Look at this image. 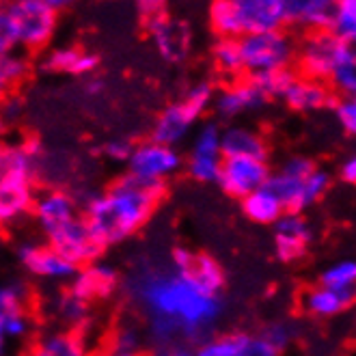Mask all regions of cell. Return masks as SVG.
<instances>
[{
	"label": "cell",
	"mask_w": 356,
	"mask_h": 356,
	"mask_svg": "<svg viewBox=\"0 0 356 356\" xmlns=\"http://www.w3.org/2000/svg\"><path fill=\"white\" fill-rule=\"evenodd\" d=\"M128 294L147 316L156 346L207 339L222 311L220 296L205 294L173 268L138 272L128 281Z\"/></svg>",
	"instance_id": "cell-1"
},
{
	"label": "cell",
	"mask_w": 356,
	"mask_h": 356,
	"mask_svg": "<svg viewBox=\"0 0 356 356\" xmlns=\"http://www.w3.org/2000/svg\"><path fill=\"white\" fill-rule=\"evenodd\" d=\"M164 193L166 181H145L125 173L104 193L91 195L85 201L82 216L104 248H108L140 232L154 216Z\"/></svg>",
	"instance_id": "cell-2"
},
{
	"label": "cell",
	"mask_w": 356,
	"mask_h": 356,
	"mask_svg": "<svg viewBox=\"0 0 356 356\" xmlns=\"http://www.w3.org/2000/svg\"><path fill=\"white\" fill-rule=\"evenodd\" d=\"M242 70L248 76L291 67L296 58V41L285 29L242 35L238 39Z\"/></svg>",
	"instance_id": "cell-3"
},
{
	"label": "cell",
	"mask_w": 356,
	"mask_h": 356,
	"mask_svg": "<svg viewBox=\"0 0 356 356\" xmlns=\"http://www.w3.org/2000/svg\"><path fill=\"white\" fill-rule=\"evenodd\" d=\"M352 54H356L354 44H346L330 31H311L296 48L298 72L305 78L326 82L330 72Z\"/></svg>",
	"instance_id": "cell-4"
},
{
	"label": "cell",
	"mask_w": 356,
	"mask_h": 356,
	"mask_svg": "<svg viewBox=\"0 0 356 356\" xmlns=\"http://www.w3.org/2000/svg\"><path fill=\"white\" fill-rule=\"evenodd\" d=\"M46 238H48V246H52L60 257H65L76 268L99 261L102 253L106 250L104 244L95 238V234L91 232V227L87 225L82 214L58 227L56 232H52Z\"/></svg>",
	"instance_id": "cell-5"
},
{
	"label": "cell",
	"mask_w": 356,
	"mask_h": 356,
	"mask_svg": "<svg viewBox=\"0 0 356 356\" xmlns=\"http://www.w3.org/2000/svg\"><path fill=\"white\" fill-rule=\"evenodd\" d=\"M125 164H128V173L136 179L166 181L184 166V158L175 147L160 145L156 140H145L134 145Z\"/></svg>",
	"instance_id": "cell-6"
},
{
	"label": "cell",
	"mask_w": 356,
	"mask_h": 356,
	"mask_svg": "<svg viewBox=\"0 0 356 356\" xmlns=\"http://www.w3.org/2000/svg\"><path fill=\"white\" fill-rule=\"evenodd\" d=\"M19 31V46L26 50L44 48L56 31V11H52L41 0H24V3H7Z\"/></svg>",
	"instance_id": "cell-7"
},
{
	"label": "cell",
	"mask_w": 356,
	"mask_h": 356,
	"mask_svg": "<svg viewBox=\"0 0 356 356\" xmlns=\"http://www.w3.org/2000/svg\"><path fill=\"white\" fill-rule=\"evenodd\" d=\"M318 169V164L307 156L287 158L277 173H270L268 186L279 197L285 212H305V179Z\"/></svg>",
	"instance_id": "cell-8"
},
{
	"label": "cell",
	"mask_w": 356,
	"mask_h": 356,
	"mask_svg": "<svg viewBox=\"0 0 356 356\" xmlns=\"http://www.w3.org/2000/svg\"><path fill=\"white\" fill-rule=\"evenodd\" d=\"M270 166L266 160L255 158H222L220 169L216 175V181L220 191L227 193L234 199H244L250 193H255L257 188L268 184Z\"/></svg>",
	"instance_id": "cell-9"
},
{
	"label": "cell",
	"mask_w": 356,
	"mask_h": 356,
	"mask_svg": "<svg viewBox=\"0 0 356 356\" xmlns=\"http://www.w3.org/2000/svg\"><path fill=\"white\" fill-rule=\"evenodd\" d=\"M145 31L152 37L154 46L158 48L164 60L179 63L191 52L193 46L191 26L169 13L158 11L154 15H147L145 17Z\"/></svg>",
	"instance_id": "cell-10"
},
{
	"label": "cell",
	"mask_w": 356,
	"mask_h": 356,
	"mask_svg": "<svg viewBox=\"0 0 356 356\" xmlns=\"http://www.w3.org/2000/svg\"><path fill=\"white\" fill-rule=\"evenodd\" d=\"M171 268L205 294L220 296L225 287V270L207 253H195L191 248L179 246L171 253Z\"/></svg>",
	"instance_id": "cell-11"
},
{
	"label": "cell",
	"mask_w": 356,
	"mask_h": 356,
	"mask_svg": "<svg viewBox=\"0 0 356 356\" xmlns=\"http://www.w3.org/2000/svg\"><path fill=\"white\" fill-rule=\"evenodd\" d=\"M220 130L218 123L207 121L195 134L193 149L186 162V171L195 181L199 184H214L220 162H222V152H220Z\"/></svg>",
	"instance_id": "cell-12"
},
{
	"label": "cell",
	"mask_w": 356,
	"mask_h": 356,
	"mask_svg": "<svg viewBox=\"0 0 356 356\" xmlns=\"http://www.w3.org/2000/svg\"><path fill=\"white\" fill-rule=\"evenodd\" d=\"M119 272L106 264H89L76 270V275L70 279V294L80 298L82 302L93 305L97 300L111 298L119 289Z\"/></svg>",
	"instance_id": "cell-13"
},
{
	"label": "cell",
	"mask_w": 356,
	"mask_h": 356,
	"mask_svg": "<svg viewBox=\"0 0 356 356\" xmlns=\"http://www.w3.org/2000/svg\"><path fill=\"white\" fill-rule=\"evenodd\" d=\"M35 179L33 173H13L0 179V227L15 225L31 214L37 195Z\"/></svg>",
	"instance_id": "cell-14"
},
{
	"label": "cell",
	"mask_w": 356,
	"mask_h": 356,
	"mask_svg": "<svg viewBox=\"0 0 356 356\" xmlns=\"http://www.w3.org/2000/svg\"><path fill=\"white\" fill-rule=\"evenodd\" d=\"M272 227H275V253L283 264H294L305 257L313 240V232L302 214L285 212Z\"/></svg>",
	"instance_id": "cell-15"
},
{
	"label": "cell",
	"mask_w": 356,
	"mask_h": 356,
	"mask_svg": "<svg viewBox=\"0 0 356 356\" xmlns=\"http://www.w3.org/2000/svg\"><path fill=\"white\" fill-rule=\"evenodd\" d=\"M17 259L26 272L44 281H70L78 270L48 244H22L17 248Z\"/></svg>",
	"instance_id": "cell-16"
},
{
	"label": "cell",
	"mask_w": 356,
	"mask_h": 356,
	"mask_svg": "<svg viewBox=\"0 0 356 356\" xmlns=\"http://www.w3.org/2000/svg\"><path fill=\"white\" fill-rule=\"evenodd\" d=\"M31 214L41 227V232L50 236L58 227L76 218L80 212H78V201L70 193L58 191V188H48V191H41L35 195Z\"/></svg>",
	"instance_id": "cell-17"
},
{
	"label": "cell",
	"mask_w": 356,
	"mask_h": 356,
	"mask_svg": "<svg viewBox=\"0 0 356 356\" xmlns=\"http://www.w3.org/2000/svg\"><path fill=\"white\" fill-rule=\"evenodd\" d=\"M229 3L238 13L242 35L285 29L281 0H229Z\"/></svg>",
	"instance_id": "cell-18"
},
{
	"label": "cell",
	"mask_w": 356,
	"mask_h": 356,
	"mask_svg": "<svg viewBox=\"0 0 356 356\" xmlns=\"http://www.w3.org/2000/svg\"><path fill=\"white\" fill-rule=\"evenodd\" d=\"M201 117L203 115L197 108H193L186 99L175 102L158 115L154 130H152V140L160 145H169V147H177V145L191 134V130L195 128Z\"/></svg>",
	"instance_id": "cell-19"
},
{
	"label": "cell",
	"mask_w": 356,
	"mask_h": 356,
	"mask_svg": "<svg viewBox=\"0 0 356 356\" xmlns=\"http://www.w3.org/2000/svg\"><path fill=\"white\" fill-rule=\"evenodd\" d=\"M26 305V289L22 283L0 285V334L5 339H19L31 330Z\"/></svg>",
	"instance_id": "cell-20"
},
{
	"label": "cell",
	"mask_w": 356,
	"mask_h": 356,
	"mask_svg": "<svg viewBox=\"0 0 356 356\" xmlns=\"http://www.w3.org/2000/svg\"><path fill=\"white\" fill-rule=\"evenodd\" d=\"M266 104H268L266 95L255 87V82L248 78L216 93L212 106L220 119H236L244 113L264 108Z\"/></svg>",
	"instance_id": "cell-21"
},
{
	"label": "cell",
	"mask_w": 356,
	"mask_h": 356,
	"mask_svg": "<svg viewBox=\"0 0 356 356\" xmlns=\"http://www.w3.org/2000/svg\"><path fill=\"white\" fill-rule=\"evenodd\" d=\"M291 111L298 113H318L324 108H332L337 95H334L326 82L311 80L298 74V78L287 87V91L281 97Z\"/></svg>",
	"instance_id": "cell-22"
},
{
	"label": "cell",
	"mask_w": 356,
	"mask_h": 356,
	"mask_svg": "<svg viewBox=\"0 0 356 356\" xmlns=\"http://www.w3.org/2000/svg\"><path fill=\"white\" fill-rule=\"evenodd\" d=\"M220 152L222 158H255L268 160V143L246 125H227L220 130Z\"/></svg>",
	"instance_id": "cell-23"
},
{
	"label": "cell",
	"mask_w": 356,
	"mask_h": 356,
	"mask_svg": "<svg viewBox=\"0 0 356 356\" xmlns=\"http://www.w3.org/2000/svg\"><path fill=\"white\" fill-rule=\"evenodd\" d=\"M285 26H300L309 31H326L332 7L337 0H281Z\"/></svg>",
	"instance_id": "cell-24"
},
{
	"label": "cell",
	"mask_w": 356,
	"mask_h": 356,
	"mask_svg": "<svg viewBox=\"0 0 356 356\" xmlns=\"http://www.w3.org/2000/svg\"><path fill=\"white\" fill-rule=\"evenodd\" d=\"M352 302H354V291H337L324 285L309 287L300 298V307L307 316L320 320L339 316V313L352 307Z\"/></svg>",
	"instance_id": "cell-25"
},
{
	"label": "cell",
	"mask_w": 356,
	"mask_h": 356,
	"mask_svg": "<svg viewBox=\"0 0 356 356\" xmlns=\"http://www.w3.org/2000/svg\"><path fill=\"white\" fill-rule=\"evenodd\" d=\"M242 212L255 225H275L285 214V207L266 184L257 188L255 193H250L248 197L242 199Z\"/></svg>",
	"instance_id": "cell-26"
},
{
	"label": "cell",
	"mask_w": 356,
	"mask_h": 356,
	"mask_svg": "<svg viewBox=\"0 0 356 356\" xmlns=\"http://www.w3.org/2000/svg\"><path fill=\"white\" fill-rule=\"evenodd\" d=\"M31 356H89L80 330H54L41 337Z\"/></svg>",
	"instance_id": "cell-27"
},
{
	"label": "cell",
	"mask_w": 356,
	"mask_h": 356,
	"mask_svg": "<svg viewBox=\"0 0 356 356\" xmlns=\"http://www.w3.org/2000/svg\"><path fill=\"white\" fill-rule=\"evenodd\" d=\"M99 58L91 52H82L78 48L65 46L56 48L48 54L44 60V67L48 72H60V74H74V76H87L97 70Z\"/></svg>",
	"instance_id": "cell-28"
},
{
	"label": "cell",
	"mask_w": 356,
	"mask_h": 356,
	"mask_svg": "<svg viewBox=\"0 0 356 356\" xmlns=\"http://www.w3.org/2000/svg\"><path fill=\"white\" fill-rule=\"evenodd\" d=\"M37 145L0 143V179L13 173H33L37 177Z\"/></svg>",
	"instance_id": "cell-29"
},
{
	"label": "cell",
	"mask_w": 356,
	"mask_h": 356,
	"mask_svg": "<svg viewBox=\"0 0 356 356\" xmlns=\"http://www.w3.org/2000/svg\"><path fill=\"white\" fill-rule=\"evenodd\" d=\"M52 311H54L56 320L65 326V330H80L89 322L91 305L82 302L80 298L70 294V291H63V294H58L56 300L52 302Z\"/></svg>",
	"instance_id": "cell-30"
},
{
	"label": "cell",
	"mask_w": 356,
	"mask_h": 356,
	"mask_svg": "<svg viewBox=\"0 0 356 356\" xmlns=\"http://www.w3.org/2000/svg\"><path fill=\"white\" fill-rule=\"evenodd\" d=\"M334 37L354 44L356 41V0H337L332 7L328 29Z\"/></svg>",
	"instance_id": "cell-31"
},
{
	"label": "cell",
	"mask_w": 356,
	"mask_h": 356,
	"mask_svg": "<svg viewBox=\"0 0 356 356\" xmlns=\"http://www.w3.org/2000/svg\"><path fill=\"white\" fill-rule=\"evenodd\" d=\"M248 337L250 334L246 332L209 334L207 339L195 346V356H238Z\"/></svg>",
	"instance_id": "cell-32"
},
{
	"label": "cell",
	"mask_w": 356,
	"mask_h": 356,
	"mask_svg": "<svg viewBox=\"0 0 356 356\" xmlns=\"http://www.w3.org/2000/svg\"><path fill=\"white\" fill-rule=\"evenodd\" d=\"M209 24H212L214 33L222 39L242 37L238 13L229 0H212V5H209Z\"/></svg>",
	"instance_id": "cell-33"
},
{
	"label": "cell",
	"mask_w": 356,
	"mask_h": 356,
	"mask_svg": "<svg viewBox=\"0 0 356 356\" xmlns=\"http://www.w3.org/2000/svg\"><path fill=\"white\" fill-rule=\"evenodd\" d=\"M298 78V72H294L291 67L285 70H275V72H264L257 76H250V80L255 82V87L266 95V99H275V97H283V93L287 91V87Z\"/></svg>",
	"instance_id": "cell-34"
},
{
	"label": "cell",
	"mask_w": 356,
	"mask_h": 356,
	"mask_svg": "<svg viewBox=\"0 0 356 356\" xmlns=\"http://www.w3.org/2000/svg\"><path fill=\"white\" fill-rule=\"evenodd\" d=\"M320 285L337 291H356V264L354 259H341L330 264L320 277Z\"/></svg>",
	"instance_id": "cell-35"
},
{
	"label": "cell",
	"mask_w": 356,
	"mask_h": 356,
	"mask_svg": "<svg viewBox=\"0 0 356 356\" xmlns=\"http://www.w3.org/2000/svg\"><path fill=\"white\" fill-rule=\"evenodd\" d=\"M330 91L339 97H354L356 93V54L343 58L328 76Z\"/></svg>",
	"instance_id": "cell-36"
},
{
	"label": "cell",
	"mask_w": 356,
	"mask_h": 356,
	"mask_svg": "<svg viewBox=\"0 0 356 356\" xmlns=\"http://www.w3.org/2000/svg\"><path fill=\"white\" fill-rule=\"evenodd\" d=\"M214 63L216 67L227 74V76H238L242 74V56H240V44L238 39H222L218 37V41L214 44Z\"/></svg>",
	"instance_id": "cell-37"
},
{
	"label": "cell",
	"mask_w": 356,
	"mask_h": 356,
	"mask_svg": "<svg viewBox=\"0 0 356 356\" xmlns=\"http://www.w3.org/2000/svg\"><path fill=\"white\" fill-rule=\"evenodd\" d=\"M19 46V31L15 24V17L11 15L9 7H0V58L15 52Z\"/></svg>",
	"instance_id": "cell-38"
},
{
	"label": "cell",
	"mask_w": 356,
	"mask_h": 356,
	"mask_svg": "<svg viewBox=\"0 0 356 356\" xmlns=\"http://www.w3.org/2000/svg\"><path fill=\"white\" fill-rule=\"evenodd\" d=\"M330 191V175L324 169H316L305 179V207L309 209L320 199H324Z\"/></svg>",
	"instance_id": "cell-39"
},
{
	"label": "cell",
	"mask_w": 356,
	"mask_h": 356,
	"mask_svg": "<svg viewBox=\"0 0 356 356\" xmlns=\"http://www.w3.org/2000/svg\"><path fill=\"white\" fill-rule=\"evenodd\" d=\"M29 70H31V65H29V58L24 54L11 52V54L0 58V72H3L9 87L15 85V82H19V80H24Z\"/></svg>",
	"instance_id": "cell-40"
},
{
	"label": "cell",
	"mask_w": 356,
	"mask_h": 356,
	"mask_svg": "<svg viewBox=\"0 0 356 356\" xmlns=\"http://www.w3.org/2000/svg\"><path fill=\"white\" fill-rule=\"evenodd\" d=\"M334 117H337L341 130L350 136L356 134V99L354 97H339L334 102Z\"/></svg>",
	"instance_id": "cell-41"
},
{
	"label": "cell",
	"mask_w": 356,
	"mask_h": 356,
	"mask_svg": "<svg viewBox=\"0 0 356 356\" xmlns=\"http://www.w3.org/2000/svg\"><path fill=\"white\" fill-rule=\"evenodd\" d=\"M259 337H264L272 348H277L281 352V350H285L289 346L291 339H294V328H291L289 324H285V322H275V324L266 326L259 332Z\"/></svg>",
	"instance_id": "cell-42"
},
{
	"label": "cell",
	"mask_w": 356,
	"mask_h": 356,
	"mask_svg": "<svg viewBox=\"0 0 356 356\" xmlns=\"http://www.w3.org/2000/svg\"><path fill=\"white\" fill-rule=\"evenodd\" d=\"M138 346H140V334L134 326H123L115 332L113 337V348L115 352H130V354H138Z\"/></svg>",
	"instance_id": "cell-43"
},
{
	"label": "cell",
	"mask_w": 356,
	"mask_h": 356,
	"mask_svg": "<svg viewBox=\"0 0 356 356\" xmlns=\"http://www.w3.org/2000/svg\"><path fill=\"white\" fill-rule=\"evenodd\" d=\"M132 147L134 145L130 140H125V138H113L108 140L106 145H104V156H106L111 162H128L130 154H132Z\"/></svg>",
	"instance_id": "cell-44"
},
{
	"label": "cell",
	"mask_w": 356,
	"mask_h": 356,
	"mask_svg": "<svg viewBox=\"0 0 356 356\" xmlns=\"http://www.w3.org/2000/svg\"><path fill=\"white\" fill-rule=\"evenodd\" d=\"M281 352L277 348H272L264 337H248L246 343L242 346V350L238 352V356H279Z\"/></svg>",
	"instance_id": "cell-45"
},
{
	"label": "cell",
	"mask_w": 356,
	"mask_h": 356,
	"mask_svg": "<svg viewBox=\"0 0 356 356\" xmlns=\"http://www.w3.org/2000/svg\"><path fill=\"white\" fill-rule=\"evenodd\" d=\"M152 356H195V348L188 343H166L158 346Z\"/></svg>",
	"instance_id": "cell-46"
},
{
	"label": "cell",
	"mask_w": 356,
	"mask_h": 356,
	"mask_svg": "<svg viewBox=\"0 0 356 356\" xmlns=\"http://www.w3.org/2000/svg\"><path fill=\"white\" fill-rule=\"evenodd\" d=\"M339 179L343 184H348V186H354L356 184V158H354V154L348 156L341 162V166H339Z\"/></svg>",
	"instance_id": "cell-47"
},
{
	"label": "cell",
	"mask_w": 356,
	"mask_h": 356,
	"mask_svg": "<svg viewBox=\"0 0 356 356\" xmlns=\"http://www.w3.org/2000/svg\"><path fill=\"white\" fill-rule=\"evenodd\" d=\"M130 3H136L143 11V15L147 17V15H154L158 11H162V3L164 0H130Z\"/></svg>",
	"instance_id": "cell-48"
},
{
	"label": "cell",
	"mask_w": 356,
	"mask_h": 356,
	"mask_svg": "<svg viewBox=\"0 0 356 356\" xmlns=\"http://www.w3.org/2000/svg\"><path fill=\"white\" fill-rule=\"evenodd\" d=\"M19 111H22V106H19L17 102H11V104H3V119L9 121V119H15L19 115Z\"/></svg>",
	"instance_id": "cell-49"
},
{
	"label": "cell",
	"mask_w": 356,
	"mask_h": 356,
	"mask_svg": "<svg viewBox=\"0 0 356 356\" xmlns=\"http://www.w3.org/2000/svg\"><path fill=\"white\" fill-rule=\"evenodd\" d=\"M44 5H48L52 11H60V9H67V7H72L76 0H41Z\"/></svg>",
	"instance_id": "cell-50"
},
{
	"label": "cell",
	"mask_w": 356,
	"mask_h": 356,
	"mask_svg": "<svg viewBox=\"0 0 356 356\" xmlns=\"http://www.w3.org/2000/svg\"><path fill=\"white\" fill-rule=\"evenodd\" d=\"M85 91H87L89 95H99V93L104 91V82H102V80H89V82H87V87H85Z\"/></svg>",
	"instance_id": "cell-51"
},
{
	"label": "cell",
	"mask_w": 356,
	"mask_h": 356,
	"mask_svg": "<svg viewBox=\"0 0 356 356\" xmlns=\"http://www.w3.org/2000/svg\"><path fill=\"white\" fill-rule=\"evenodd\" d=\"M7 91H9V85H7V80H5L3 72H0V102H5V97H7Z\"/></svg>",
	"instance_id": "cell-52"
},
{
	"label": "cell",
	"mask_w": 356,
	"mask_h": 356,
	"mask_svg": "<svg viewBox=\"0 0 356 356\" xmlns=\"http://www.w3.org/2000/svg\"><path fill=\"white\" fill-rule=\"evenodd\" d=\"M104 356H140V354H130V352H115V350H108Z\"/></svg>",
	"instance_id": "cell-53"
},
{
	"label": "cell",
	"mask_w": 356,
	"mask_h": 356,
	"mask_svg": "<svg viewBox=\"0 0 356 356\" xmlns=\"http://www.w3.org/2000/svg\"><path fill=\"white\" fill-rule=\"evenodd\" d=\"M5 352H7V339L0 334V356H5Z\"/></svg>",
	"instance_id": "cell-54"
},
{
	"label": "cell",
	"mask_w": 356,
	"mask_h": 356,
	"mask_svg": "<svg viewBox=\"0 0 356 356\" xmlns=\"http://www.w3.org/2000/svg\"><path fill=\"white\" fill-rule=\"evenodd\" d=\"M5 132H7V121H5L3 117H0V138L5 136Z\"/></svg>",
	"instance_id": "cell-55"
},
{
	"label": "cell",
	"mask_w": 356,
	"mask_h": 356,
	"mask_svg": "<svg viewBox=\"0 0 356 356\" xmlns=\"http://www.w3.org/2000/svg\"><path fill=\"white\" fill-rule=\"evenodd\" d=\"M11 3H24V0H11Z\"/></svg>",
	"instance_id": "cell-56"
},
{
	"label": "cell",
	"mask_w": 356,
	"mask_h": 356,
	"mask_svg": "<svg viewBox=\"0 0 356 356\" xmlns=\"http://www.w3.org/2000/svg\"><path fill=\"white\" fill-rule=\"evenodd\" d=\"M5 5V0H0V7H3Z\"/></svg>",
	"instance_id": "cell-57"
}]
</instances>
